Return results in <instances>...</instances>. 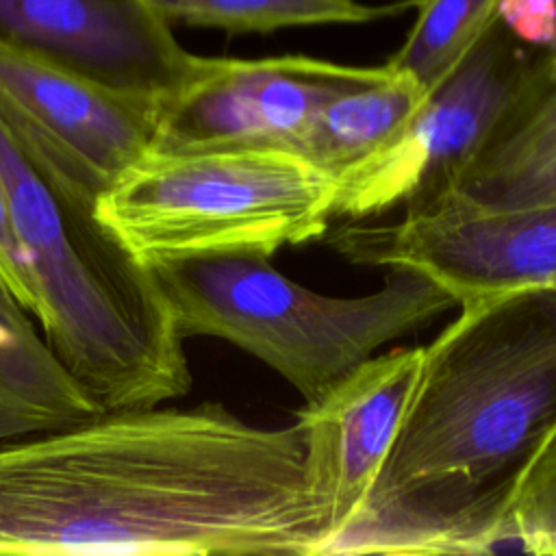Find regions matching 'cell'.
Listing matches in <instances>:
<instances>
[{
	"instance_id": "1",
	"label": "cell",
	"mask_w": 556,
	"mask_h": 556,
	"mask_svg": "<svg viewBox=\"0 0 556 556\" xmlns=\"http://www.w3.org/2000/svg\"><path fill=\"white\" fill-rule=\"evenodd\" d=\"M328 541L298 419L154 404L0 441V554L324 556Z\"/></svg>"
},
{
	"instance_id": "2",
	"label": "cell",
	"mask_w": 556,
	"mask_h": 556,
	"mask_svg": "<svg viewBox=\"0 0 556 556\" xmlns=\"http://www.w3.org/2000/svg\"><path fill=\"white\" fill-rule=\"evenodd\" d=\"M556 421V293L460 306L424 345L369 506H450L506 478Z\"/></svg>"
},
{
	"instance_id": "3",
	"label": "cell",
	"mask_w": 556,
	"mask_h": 556,
	"mask_svg": "<svg viewBox=\"0 0 556 556\" xmlns=\"http://www.w3.org/2000/svg\"><path fill=\"white\" fill-rule=\"evenodd\" d=\"M0 176L39 291V328L98 406H154L189 393L185 339L152 269L26 161L2 126Z\"/></svg>"
},
{
	"instance_id": "4",
	"label": "cell",
	"mask_w": 556,
	"mask_h": 556,
	"mask_svg": "<svg viewBox=\"0 0 556 556\" xmlns=\"http://www.w3.org/2000/svg\"><path fill=\"white\" fill-rule=\"evenodd\" d=\"M182 339L217 337L278 371L304 404L443 311L454 298L434 280L393 269L382 289L337 298L280 274L267 256L219 254L148 265Z\"/></svg>"
},
{
	"instance_id": "5",
	"label": "cell",
	"mask_w": 556,
	"mask_h": 556,
	"mask_svg": "<svg viewBox=\"0 0 556 556\" xmlns=\"http://www.w3.org/2000/svg\"><path fill=\"white\" fill-rule=\"evenodd\" d=\"M337 178L280 148L148 152L100 195L96 217L143 265L274 252L321 237Z\"/></svg>"
},
{
	"instance_id": "6",
	"label": "cell",
	"mask_w": 556,
	"mask_h": 556,
	"mask_svg": "<svg viewBox=\"0 0 556 556\" xmlns=\"http://www.w3.org/2000/svg\"><path fill=\"white\" fill-rule=\"evenodd\" d=\"M554 72L556 54L519 41L495 17L406 124L337 176L332 217H374L460 182Z\"/></svg>"
},
{
	"instance_id": "7",
	"label": "cell",
	"mask_w": 556,
	"mask_h": 556,
	"mask_svg": "<svg viewBox=\"0 0 556 556\" xmlns=\"http://www.w3.org/2000/svg\"><path fill=\"white\" fill-rule=\"evenodd\" d=\"M334 248L352 263L417 271L460 308L549 285L556 202L489 204L450 185L406 204L393 224L341 230Z\"/></svg>"
},
{
	"instance_id": "8",
	"label": "cell",
	"mask_w": 556,
	"mask_h": 556,
	"mask_svg": "<svg viewBox=\"0 0 556 556\" xmlns=\"http://www.w3.org/2000/svg\"><path fill=\"white\" fill-rule=\"evenodd\" d=\"M161 104L0 43V126L52 185L96 211L154 143Z\"/></svg>"
},
{
	"instance_id": "9",
	"label": "cell",
	"mask_w": 556,
	"mask_h": 556,
	"mask_svg": "<svg viewBox=\"0 0 556 556\" xmlns=\"http://www.w3.org/2000/svg\"><path fill=\"white\" fill-rule=\"evenodd\" d=\"M378 70L302 54L200 56L191 78L161 104L148 152L280 148L300 154L319 106Z\"/></svg>"
},
{
	"instance_id": "10",
	"label": "cell",
	"mask_w": 556,
	"mask_h": 556,
	"mask_svg": "<svg viewBox=\"0 0 556 556\" xmlns=\"http://www.w3.org/2000/svg\"><path fill=\"white\" fill-rule=\"evenodd\" d=\"M0 43L159 104L200 63L146 0H0Z\"/></svg>"
},
{
	"instance_id": "11",
	"label": "cell",
	"mask_w": 556,
	"mask_h": 556,
	"mask_svg": "<svg viewBox=\"0 0 556 556\" xmlns=\"http://www.w3.org/2000/svg\"><path fill=\"white\" fill-rule=\"evenodd\" d=\"M421 354L424 348H400L371 356L295 413L306 437L313 486L330 510L326 552L376 486L402 426Z\"/></svg>"
},
{
	"instance_id": "12",
	"label": "cell",
	"mask_w": 556,
	"mask_h": 556,
	"mask_svg": "<svg viewBox=\"0 0 556 556\" xmlns=\"http://www.w3.org/2000/svg\"><path fill=\"white\" fill-rule=\"evenodd\" d=\"M510 476L450 506H369L330 543L326 556L348 554H502L526 543L510 513Z\"/></svg>"
},
{
	"instance_id": "13",
	"label": "cell",
	"mask_w": 556,
	"mask_h": 556,
	"mask_svg": "<svg viewBox=\"0 0 556 556\" xmlns=\"http://www.w3.org/2000/svg\"><path fill=\"white\" fill-rule=\"evenodd\" d=\"M0 408L28 434L93 417L102 408L0 285Z\"/></svg>"
},
{
	"instance_id": "14",
	"label": "cell",
	"mask_w": 556,
	"mask_h": 556,
	"mask_svg": "<svg viewBox=\"0 0 556 556\" xmlns=\"http://www.w3.org/2000/svg\"><path fill=\"white\" fill-rule=\"evenodd\" d=\"M424 98L426 89L415 78L384 63L319 106L300 154L337 178L382 148Z\"/></svg>"
},
{
	"instance_id": "15",
	"label": "cell",
	"mask_w": 556,
	"mask_h": 556,
	"mask_svg": "<svg viewBox=\"0 0 556 556\" xmlns=\"http://www.w3.org/2000/svg\"><path fill=\"white\" fill-rule=\"evenodd\" d=\"M161 17L228 33H274L293 26L365 24L395 15L408 2L374 7L356 0H146Z\"/></svg>"
},
{
	"instance_id": "16",
	"label": "cell",
	"mask_w": 556,
	"mask_h": 556,
	"mask_svg": "<svg viewBox=\"0 0 556 556\" xmlns=\"http://www.w3.org/2000/svg\"><path fill=\"white\" fill-rule=\"evenodd\" d=\"M500 2L502 0H410L417 9V17L404 43L387 65L408 74L428 91L491 26Z\"/></svg>"
},
{
	"instance_id": "17",
	"label": "cell",
	"mask_w": 556,
	"mask_h": 556,
	"mask_svg": "<svg viewBox=\"0 0 556 556\" xmlns=\"http://www.w3.org/2000/svg\"><path fill=\"white\" fill-rule=\"evenodd\" d=\"M508 500L528 554L556 556V421L510 473Z\"/></svg>"
},
{
	"instance_id": "18",
	"label": "cell",
	"mask_w": 556,
	"mask_h": 556,
	"mask_svg": "<svg viewBox=\"0 0 556 556\" xmlns=\"http://www.w3.org/2000/svg\"><path fill=\"white\" fill-rule=\"evenodd\" d=\"M556 150V72L545 89L528 102L493 139L478 163L465 174L495 176L526 167ZM463 178V180H465ZM458 185V182H456Z\"/></svg>"
},
{
	"instance_id": "19",
	"label": "cell",
	"mask_w": 556,
	"mask_h": 556,
	"mask_svg": "<svg viewBox=\"0 0 556 556\" xmlns=\"http://www.w3.org/2000/svg\"><path fill=\"white\" fill-rule=\"evenodd\" d=\"M456 187L489 204L556 202V150L515 172L471 176Z\"/></svg>"
},
{
	"instance_id": "20",
	"label": "cell",
	"mask_w": 556,
	"mask_h": 556,
	"mask_svg": "<svg viewBox=\"0 0 556 556\" xmlns=\"http://www.w3.org/2000/svg\"><path fill=\"white\" fill-rule=\"evenodd\" d=\"M0 285L35 317L41 315V300L30 276L26 254L20 245L13 215L7 198V187L0 176Z\"/></svg>"
},
{
	"instance_id": "21",
	"label": "cell",
	"mask_w": 556,
	"mask_h": 556,
	"mask_svg": "<svg viewBox=\"0 0 556 556\" xmlns=\"http://www.w3.org/2000/svg\"><path fill=\"white\" fill-rule=\"evenodd\" d=\"M495 17L519 41L556 54V0H502Z\"/></svg>"
},
{
	"instance_id": "22",
	"label": "cell",
	"mask_w": 556,
	"mask_h": 556,
	"mask_svg": "<svg viewBox=\"0 0 556 556\" xmlns=\"http://www.w3.org/2000/svg\"><path fill=\"white\" fill-rule=\"evenodd\" d=\"M24 434H28V432L24 430V426H22L17 419H13L9 413H4V410L0 408V441H4V439H15V437H24Z\"/></svg>"
},
{
	"instance_id": "23",
	"label": "cell",
	"mask_w": 556,
	"mask_h": 556,
	"mask_svg": "<svg viewBox=\"0 0 556 556\" xmlns=\"http://www.w3.org/2000/svg\"><path fill=\"white\" fill-rule=\"evenodd\" d=\"M545 289H549V291H554V293H556V276L549 280V285H547Z\"/></svg>"
}]
</instances>
